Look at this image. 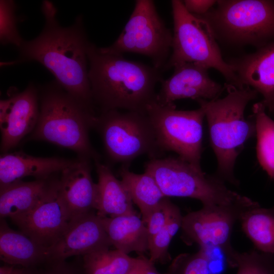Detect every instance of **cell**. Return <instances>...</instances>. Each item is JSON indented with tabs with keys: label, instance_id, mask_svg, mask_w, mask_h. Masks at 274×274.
Listing matches in <instances>:
<instances>
[{
	"label": "cell",
	"instance_id": "cell-1",
	"mask_svg": "<svg viewBox=\"0 0 274 274\" xmlns=\"http://www.w3.org/2000/svg\"><path fill=\"white\" fill-rule=\"evenodd\" d=\"M41 11L45 19L42 30L35 39L24 40L17 48L18 59L11 64L31 61L40 63L66 91L94 109L88 77L87 49L90 42L82 16L78 15L71 26L63 27L58 21L57 10L51 2L43 1Z\"/></svg>",
	"mask_w": 274,
	"mask_h": 274
},
{
	"label": "cell",
	"instance_id": "cell-2",
	"mask_svg": "<svg viewBox=\"0 0 274 274\" xmlns=\"http://www.w3.org/2000/svg\"><path fill=\"white\" fill-rule=\"evenodd\" d=\"M87 57L92 99L101 113L124 110L146 114L156 100V85L163 80L160 70L121 55L103 53L91 42Z\"/></svg>",
	"mask_w": 274,
	"mask_h": 274
},
{
	"label": "cell",
	"instance_id": "cell-3",
	"mask_svg": "<svg viewBox=\"0 0 274 274\" xmlns=\"http://www.w3.org/2000/svg\"><path fill=\"white\" fill-rule=\"evenodd\" d=\"M40 113L29 140L43 141L72 150L79 158L99 160L89 138L97 115L55 80L39 89Z\"/></svg>",
	"mask_w": 274,
	"mask_h": 274
},
{
	"label": "cell",
	"instance_id": "cell-4",
	"mask_svg": "<svg viewBox=\"0 0 274 274\" xmlns=\"http://www.w3.org/2000/svg\"><path fill=\"white\" fill-rule=\"evenodd\" d=\"M226 95L212 100H196L203 108L207 119L211 147L217 161L216 175L233 185L235 161L246 142L256 135L255 121L246 118L248 104L258 93L247 86L225 84Z\"/></svg>",
	"mask_w": 274,
	"mask_h": 274
},
{
	"label": "cell",
	"instance_id": "cell-5",
	"mask_svg": "<svg viewBox=\"0 0 274 274\" xmlns=\"http://www.w3.org/2000/svg\"><path fill=\"white\" fill-rule=\"evenodd\" d=\"M145 172L154 178L166 197L194 198L203 206L250 209L259 205L229 189L216 175H207L178 156L150 159L145 163Z\"/></svg>",
	"mask_w": 274,
	"mask_h": 274
},
{
	"label": "cell",
	"instance_id": "cell-6",
	"mask_svg": "<svg viewBox=\"0 0 274 274\" xmlns=\"http://www.w3.org/2000/svg\"><path fill=\"white\" fill-rule=\"evenodd\" d=\"M217 39L228 44L259 49L274 42V1L220 0L199 16Z\"/></svg>",
	"mask_w": 274,
	"mask_h": 274
},
{
	"label": "cell",
	"instance_id": "cell-7",
	"mask_svg": "<svg viewBox=\"0 0 274 274\" xmlns=\"http://www.w3.org/2000/svg\"><path fill=\"white\" fill-rule=\"evenodd\" d=\"M173 19L172 51L162 70L184 63H195L219 72L228 84L241 87L231 65L224 60L208 23L189 13L182 1H171Z\"/></svg>",
	"mask_w": 274,
	"mask_h": 274
},
{
	"label": "cell",
	"instance_id": "cell-8",
	"mask_svg": "<svg viewBox=\"0 0 274 274\" xmlns=\"http://www.w3.org/2000/svg\"><path fill=\"white\" fill-rule=\"evenodd\" d=\"M94 128L99 133L105 150L115 162L128 165L139 156L161 158L153 126L147 114L113 110L96 116Z\"/></svg>",
	"mask_w": 274,
	"mask_h": 274
},
{
	"label": "cell",
	"instance_id": "cell-9",
	"mask_svg": "<svg viewBox=\"0 0 274 274\" xmlns=\"http://www.w3.org/2000/svg\"><path fill=\"white\" fill-rule=\"evenodd\" d=\"M173 32L159 16L153 1L137 0L122 31L110 46L99 48L105 53H135L148 57L161 71L172 51Z\"/></svg>",
	"mask_w": 274,
	"mask_h": 274
},
{
	"label": "cell",
	"instance_id": "cell-10",
	"mask_svg": "<svg viewBox=\"0 0 274 274\" xmlns=\"http://www.w3.org/2000/svg\"><path fill=\"white\" fill-rule=\"evenodd\" d=\"M155 130L158 144L164 152L173 151L196 168L202 169L203 121L202 107L182 111L174 104L161 105L156 100L146 110Z\"/></svg>",
	"mask_w": 274,
	"mask_h": 274
},
{
	"label": "cell",
	"instance_id": "cell-11",
	"mask_svg": "<svg viewBox=\"0 0 274 274\" xmlns=\"http://www.w3.org/2000/svg\"><path fill=\"white\" fill-rule=\"evenodd\" d=\"M239 207L203 206L183 217L181 228L186 242L197 244L200 248L220 247L228 251L232 229L247 210Z\"/></svg>",
	"mask_w": 274,
	"mask_h": 274
},
{
	"label": "cell",
	"instance_id": "cell-12",
	"mask_svg": "<svg viewBox=\"0 0 274 274\" xmlns=\"http://www.w3.org/2000/svg\"><path fill=\"white\" fill-rule=\"evenodd\" d=\"M72 219L61 195L58 179H50L34 208L17 225L21 231L49 249L60 238Z\"/></svg>",
	"mask_w": 274,
	"mask_h": 274
},
{
	"label": "cell",
	"instance_id": "cell-13",
	"mask_svg": "<svg viewBox=\"0 0 274 274\" xmlns=\"http://www.w3.org/2000/svg\"><path fill=\"white\" fill-rule=\"evenodd\" d=\"M39 88L29 83L0 101L1 149L7 153L33 130L39 116Z\"/></svg>",
	"mask_w": 274,
	"mask_h": 274
},
{
	"label": "cell",
	"instance_id": "cell-14",
	"mask_svg": "<svg viewBox=\"0 0 274 274\" xmlns=\"http://www.w3.org/2000/svg\"><path fill=\"white\" fill-rule=\"evenodd\" d=\"M172 76L161 81L156 102L161 105L174 104L183 98L212 100L219 98L225 86L212 79L209 68L195 63L175 66Z\"/></svg>",
	"mask_w": 274,
	"mask_h": 274
},
{
	"label": "cell",
	"instance_id": "cell-15",
	"mask_svg": "<svg viewBox=\"0 0 274 274\" xmlns=\"http://www.w3.org/2000/svg\"><path fill=\"white\" fill-rule=\"evenodd\" d=\"M111 246L100 217L92 211L72 221L60 238L48 249V255L50 259L64 261Z\"/></svg>",
	"mask_w": 274,
	"mask_h": 274
},
{
	"label": "cell",
	"instance_id": "cell-16",
	"mask_svg": "<svg viewBox=\"0 0 274 274\" xmlns=\"http://www.w3.org/2000/svg\"><path fill=\"white\" fill-rule=\"evenodd\" d=\"M228 63L240 86H249L260 93L261 101L269 111L274 106V42Z\"/></svg>",
	"mask_w": 274,
	"mask_h": 274
},
{
	"label": "cell",
	"instance_id": "cell-17",
	"mask_svg": "<svg viewBox=\"0 0 274 274\" xmlns=\"http://www.w3.org/2000/svg\"><path fill=\"white\" fill-rule=\"evenodd\" d=\"M90 161L79 158L60 172L59 190L72 221L95 210L96 183L92 178Z\"/></svg>",
	"mask_w": 274,
	"mask_h": 274
},
{
	"label": "cell",
	"instance_id": "cell-18",
	"mask_svg": "<svg viewBox=\"0 0 274 274\" xmlns=\"http://www.w3.org/2000/svg\"><path fill=\"white\" fill-rule=\"evenodd\" d=\"M75 161L58 157H38L22 152L4 153L0 158V188L28 176L48 179Z\"/></svg>",
	"mask_w": 274,
	"mask_h": 274
},
{
	"label": "cell",
	"instance_id": "cell-19",
	"mask_svg": "<svg viewBox=\"0 0 274 274\" xmlns=\"http://www.w3.org/2000/svg\"><path fill=\"white\" fill-rule=\"evenodd\" d=\"M0 258L6 264L26 267H38L50 259L48 248L13 230L4 219H1Z\"/></svg>",
	"mask_w": 274,
	"mask_h": 274
},
{
	"label": "cell",
	"instance_id": "cell-20",
	"mask_svg": "<svg viewBox=\"0 0 274 274\" xmlns=\"http://www.w3.org/2000/svg\"><path fill=\"white\" fill-rule=\"evenodd\" d=\"M100 218L109 241L116 249L126 254L132 252L143 254L149 250L147 226L136 212Z\"/></svg>",
	"mask_w": 274,
	"mask_h": 274
},
{
	"label": "cell",
	"instance_id": "cell-21",
	"mask_svg": "<svg viewBox=\"0 0 274 274\" xmlns=\"http://www.w3.org/2000/svg\"><path fill=\"white\" fill-rule=\"evenodd\" d=\"M48 179L16 182L0 188V216L17 225L34 208L46 190Z\"/></svg>",
	"mask_w": 274,
	"mask_h": 274
},
{
	"label": "cell",
	"instance_id": "cell-22",
	"mask_svg": "<svg viewBox=\"0 0 274 274\" xmlns=\"http://www.w3.org/2000/svg\"><path fill=\"white\" fill-rule=\"evenodd\" d=\"M98 177L95 210L100 217H113L135 213L133 202L121 180L110 168L94 161Z\"/></svg>",
	"mask_w": 274,
	"mask_h": 274
},
{
	"label": "cell",
	"instance_id": "cell-23",
	"mask_svg": "<svg viewBox=\"0 0 274 274\" xmlns=\"http://www.w3.org/2000/svg\"><path fill=\"white\" fill-rule=\"evenodd\" d=\"M121 181L132 202L139 208L145 224L152 210L166 197L154 178L149 173L135 174L128 165H122L119 170Z\"/></svg>",
	"mask_w": 274,
	"mask_h": 274
},
{
	"label": "cell",
	"instance_id": "cell-24",
	"mask_svg": "<svg viewBox=\"0 0 274 274\" xmlns=\"http://www.w3.org/2000/svg\"><path fill=\"white\" fill-rule=\"evenodd\" d=\"M243 231L260 252L274 255V209L260 206L245 211L239 219Z\"/></svg>",
	"mask_w": 274,
	"mask_h": 274
},
{
	"label": "cell",
	"instance_id": "cell-25",
	"mask_svg": "<svg viewBox=\"0 0 274 274\" xmlns=\"http://www.w3.org/2000/svg\"><path fill=\"white\" fill-rule=\"evenodd\" d=\"M257 137L258 162L268 176L274 180V120L269 117L261 101L252 107Z\"/></svg>",
	"mask_w": 274,
	"mask_h": 274
},
{
	"label": "cell",
	"instance_id": "cell-26",
	"mask_svg": "<svg viewBox=\"0 0 274 274\" xmlns=\"http://www.w3.org/2000/svg\"><path fill=\"white\" fill-rule=\"evenodd\" d=\"M138 258H132L118 250L100 249L83 256L85 274H128Z\"/></svg>",
	"mask_w": 274,
	"mask_h": 274
},
{
	"label": "cell",
	"instance_id": "cell-27",
	"mask_svg": "<svg viewBox=\"0 0 274 274\" xmlns=\"http://www.w3.org/2000/svg\"><path fill=\"white\" fill-rule=\"evenodd\" d=\"M183 217L179 208L174 204L167 223L149 242V259L153 263H165L169 259L168 248L173 237L181 228Z\"/></svg>",
	"mask_w": 274,
	"mask_h": 274
},
{
	"label": "cell",
	"instance_id": "cell-28",
	"mask_svg": "<svg viewBox=\"0 0 274 274\" xmlns=\"http://www.w3.org/2000/svg\"><path fill=\"white\" fill-rule=\"evenodd\" d=\"M16 8L14 1H0V42L3 46L11 45L18 48L24 40L18 29Z\"/></svg>",
	"mask_w": 274,
	"mask_h": 274
},
{
	"label": "cell",
	"instance_id": "cell-29",
	"mask_svg": "<svg viewBox=\"0 0 274 274\" xmlns=\"http://www.w3.org/2000/svg\"><path fill=\"white\" fill-rule=\"evenodd\" d=\"M273 255L252 251L236 256V274H274Z\"/></svg>",
	"mask_w": 274,
	"mask_h": 274
},
{
	"label": "cell",
	"instance_id": "cell-30",
	"mask_svg": "<svg viewBox=\"0 0 274 274\" xmlns=\"http://www.w3.org/2000/svg\"><path fill=\"white\" fill-rule=\"evenodd\" d=\"M170 274H210L206 260L199 250L194 254L183 253L177 256L170 264Z\"/></svg>",
	"mask_w": 274,
	"mask_h": 274
},
{
	"label": "cell",
	"instance_id": "cell-31",
	"mask_svg": "<svg viewBox=\"0 0 274 274\" xmlns=\"http://www.w3.org/2000/svg\"><path fill=\"white\" fill-rule=\"evenodd\" d=\"M174 204L166 197L151 212L146 223L149 242L165 226Z\"/></svg>",
	"mask_w": 274,
	"mask_h": 274
},
{
	"label": "cell",
	"instance_id": "cell-32",
	"mask_svg": "<svg viewBox=\"0 0 274 274\" xmlns=\"http://www.w3.org/2000/svg\"><path fill=\"white\" fill-rule=\"evenodd\" d=\"M36 274H85L82 264L80 266L65 260L49 259L37 268Z\"/></svg>",
	"mask_w": 274,
	"mask_h": 274
},
{
	"label": "cell",
	"instance_id": "cell-33",
	"mask_svg": "<svg viewBox=\"0 0 274 274\" xmlns=\"http://www.w3.org/2000/svg\"><path fill=\"white\" fill-rule=\"evenodd\" d=\"M214 0H184L182 1L185 9L190 14L202 16L208 12L217 3Z\"/></svg>",
	"mask_w": 274,
	"mask_h": 274
},
{
	"label": "cell",
	"instance_id": "cell-34",
	"mask_svg": "<svg viewBox=\"0 0 274 274\" xmlns=\"http://www.w3.org/2000/svg\"><path fill=\"white\" fill-rule=\"evenodd\" d=\"M137 258L135 266L128 274H170L168 272H159L155 268L154 263L143 255Z\"/></svg>",
	"mask_w": 274,
	"mask_h": 274
},
{
	"label": "cell",
	"instance_id": "cell-35",
	"mask_svg": "<svg viewBox=\"0 0 274 274\" xmlns=\"http://www.w3.org/2000/svg\"><path fill=\"white\" fill-rule=\"evenodd\" d=\"M37 268L5 264L0 267V274H36Z\"/></svg>",
	"mask_w": 274,
	"mask_h": 274
},
{
	"label": "cell",
	"instance_id": "cell-36",
	"mask_svg": "<svg viewBox=\"0 0 274 274\" xmlns=\"http://www.w3.org/2000/svg\"><path fill=\"white\" fill-rule=\"evenodd\" d=\"M268 113L270 115H272L274 117V106L269 111H268Z\"/></svg>",
	"mask_w": 274,
	"mask_h": 274
}]
</instances>
